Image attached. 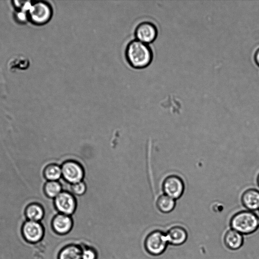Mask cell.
Returning <instances> with one entry per match:
<instances>
[{"mask_svg":"<svg viewBox=\"0 0 259 259\" xmlns=\"http://www.w3.org/2000/svg\"><path fill=\"white\" fill-rule=\"evenodd\" d=\"M125 56L129 65L135 69L147 67L153 59V52L148 44L137 39L133 40L127 44Z\"/></svg>","mask_w":259,"mask_h":259,"instance_id":"obj_1","label":"cell"},{"mask_svg":"<svg viewBox=\"0 0 259 259\" xmlns=\"http://www.w3.org/2000/svg\"><path fill=\"white\" fill-rule=\"evenodd\" d=\"M230 225L243 235L251 234L259 229V217L252 211H240L232 217Z\"/></svg>","mask_w":259,"mask_h":259,"instance_id":"obj_2","label":"cell"},{"mask_svg":"<svg viewBox=\"0 0 259 259\" xmlns=\"http://www.w3.org/2000/svg\"><path fill=\"white\" fill-rule=\"evenodd\" d=\"M61 167L62 178L67 183L71 185L83 181L84 169L79 162L69 159L65 161Z\"/></svg>","mask_w":259,"mask_h":259,"instance_id":"obj_3","label":"cell"},{"mask_svg":"<svg viewBox=\"0 0 259 259\" xmlns=\"http://www.w3.org/2000/svg\"><path fill=\"white\" fill-rule=\"evenodd\" d=\"M54 206L58 213L71 215L76 209L77 201L71 192L63 191L54 199Z\"/></svg>","mask_w":259,"mask_h":259,"instance_id":"obj_4","label":"cell"},{"mask_svg":"<svg viewBox=\"0 0 259 259\" xmlns=\"http://www.w3.org/2000/svg\"><path fill=\"white\" fill-rule=\"evenodd\" d=\"M168 242L165 233L154 231L147 238L145 245L147 251L152 255H159L166 249Z\"/></svg>","mask_w":259,"mask_h":259,"instance_id":"obj_5","label":"cell"},{"mask_svg":"<svg viewBox=\"0 0 259 259\" xmlns=\"http://www.w3.org/2000/svg\"><path fill=\"white\" fill-rule=\"evenodd\" d=\"M185 189L184 183L180 177L177 175H170L163 181L162 189L164 194L177 199L183 195Z\"/></svg>","mask_w":259,"mask_h":259,"instance_id":"obj_6","label":"cell"},{"mask_svg":"<svg viewBox=\"0 0 259 259\" xmlns=\"http://www.w3.org/2000/svg\"><path fill=\"white\" fill-rule=\"evenodd\" d=\"M158 31L152 23L144 21L137 25L135 30L136 39L148 44L154 41L157 37Z\"/></svg>","mask_w":259,"mask_h":259,"instance_id":"obj_7","label":"cell"},{"mask_svg":"<svg viewBox=\"0 0 259 259\" xmlns=\"http://www.w3.org/2000/svg\"><path fill=\"white\" fill-rule=\"evenodd\" d=\"M22 233L26 241L35 243L42 239L44 229L40 222L27 220L23 225Z\"/></svg>","mask_w":259,"mask_h":259,"instance_id":"obj_8","label":"cell"},{"mask_svg":"<svg viewBox=\"0 0 259 259\" xmlns=\"http://www.w3.org/2000/svg\"><path fill=\"white\" fill-rule=\"evenodd\" d=\"M28 13L33 22L41 24L48 22L52 14L50 6L43 2H39L32 5Z\"/></svg>","mask_w":259,"mask_h":259,"instance_id":"obj_9","label":"cell"},{"mask_svg":"<svg viewBox=\"0 0 259 259\" xmlns=\"http://www.w3.org/2000/svg\"><path fill=\"white\" fill-rule=\"evenodd\" d=\"M73 222L70 215L57 213L52 219V226L54 231L59 235L68 233L71 229Z\"/></svg>","mask_w":259,"mask_h":259,"instance_id":"obj_10","label":"cell"},{"mask_svg":"<svg viewBox=\"0 0 259 259\" xmlns=\"http://www.w3.org/2000/svg\"><path fill=\"white\" fill-rule=\"evenodd\" d=\"M168 244L179 246L184 244L188 238L186 230L179 226L171 227L165 233Z\"/></svg>","mask_w":259,"mask_h":259,"instance_id":"obj_11","label":"cell"},{"mask_svg":"<svg viewBox=\"0 0 259 259\" xmlns=\"http://www.w3.org/2000/svg\"><path fill=\"white\" fill-rule=\"evenodd\" d=\"M224 242L225 246L233 250L240 248L243 244V235L238 232L230 229L225 234Z\"/></svg>","mask_w":259,"mask_h":259,"instance_id":"obj_12","label":"cell"},{"mask_svg":"<svg viewBox=\"0 0 259 259\" xmlns=\"http://www.w3.org/2000/svg\"><path fill=\"white\" fill-rule=\"evenodd\" d=\"M243 206L250 211L259 209V191L256 189H249L244 191L241 196Z\"/></svg>","mask_w":259,"mask_h":259,"instance_id":"obj_13","label":"cell"},{"mask_svg":"<svg viewBox=\"0 0 259 259\" xmlns=\"http://www.w3.org/2000/svg\"><path fill=\"white\" fill-rule=\"evenodd\" d=\"M25 214L27 220L40 222L45 216V209L39 203L31 202L25 206Z\"/></svg>","mask_w":259,"mask_h":259,"instance_id":"obj_14","label":"cell"},{"mask_svg":"<svg viewBox=\"0 0 259 259\" xmlns=\"http://www.w3.org/2000/svg\"><path fill=\"white\" fill-rule=\"evenodd\" d=\"M43 175L47 181H58L62 177L61 167L56 163L49 164L45 167Z\"/></svg>","mask_w":259,"mask_h":259,"instance_id":"obj_15","label":"cell"},{"mask_svg":"<svg viewBox=\"0 0 259 259\" xmlns=\"http://www.w3.org/2000/svg\"><path fill=\"white\" fill-rule=\"evenodd\" d=\"M82 249L76 245H68L60 251L58 259H81Z\"/></svg>","mask_w":259,"mask_h":259,"instance_id":"obj_16","label":"cell"},{"mask_svg":"<svg viewBox=\"0 0 259 259\" xmlns=\"http://www.w3.org/2000/svg\"><path fill=\"white\" fill-rule=\"evenodd\" d=\"M156 205L161 212L168 213L175 208L176 201L173 198L164 194L160 196L157 199Z\"/></svg>","mask_w":259,"mask_h":259,"instance_id":"obj_17","label":"cell"},{"mask_svg":"<svg viewBox=\"0 0 259 259\" xmlns=\"http://www.w3.org/2000/svg\"><path fill=\"white\" fill-rule=\"evenodd\" d=\"M43 190L47 197L53 199L63 191L62 185L59 181H47Z\"/></svg>","mask_w":259,"mask_h":259,"instance_id":"obj_18","label":"cell"},{"mask_svg":"<svg viewBox=\"0 0 259 259\" xmlns=\"http://www.w3.org/2000/svg\"><path fill=\"white\" fill-rule=\"evenodd\" d=\"M71 192L76 196H82L84 195L87 190L86 184L82 181L71 185Z\"/></svg>","mask_w":259,"mask_h":259,"instance_id":"obj_19","label":"cell"},{"mask_svg":"<svg viewBox=\"0 0 259 259\" xmlns=\"http://www.w3.org/2000/svg\"><path fill=\"white\" fill-rule=\"evenodd\" d=\"M28 64V61L25 57H20L14 59L10 63V68H25Z\"/></svg>","mask_w":259,"mask_h":259,"instance_id":"obj_20","label":"cell"},{"mask_svg":"<svg viewBox=\"0 0 259 259\" xmlns=\"http://www.w3.org/2000/svg\"><path fill=\"white\" fill-rule=\"evenodd\" d=\"M96 253L91 248H84L82 249L81 259H96Z\"/></svg>","mask_w":259,"mask_h":259,"instance_id":"obj_21","label":"cell"},{"mask_svg":"<svg viewBox=\"0 0 259 259\" xmlns=\"http://www.w3.org/2000/svg\"><path fill=\"white\" fill-rule=\"evenodd\" d=\"M17 17L18 19L21 21H25L27 20V18L26 12L23 11H21L20 12H18L17 13Z\"/></svg>","mask_w":259,"mask_h":259,"instance_id":"obj_22","label":"cell"},{"mask_svg":"<svg viewBox=\"0 0 259 259\" xmlns=\"http://www.w3.org/2000/svg\"><path fill=\"white\" fill-rule=\"evenodd\" d=\"M254 60L257 65L259 66V49L257 50L254 54Z\"/></svg>","mask_w":259,"mask_h":259,"instance_id":"obj_23","label":"cell"},{"mask_svg":"<svg viewBox=\"0 0 259 259\" xmlns=\"http://www.w3.org/2000/svg\"><path fill=\"white\" fill-rule=\"evenodd\" d=\"M257 184H258V185L259 186V175H258V176L257 177Z\"/></svg>","mask_w":259,"mask_h":259,"instance_id":"obj_24","label":"cell"}]
</instances>
